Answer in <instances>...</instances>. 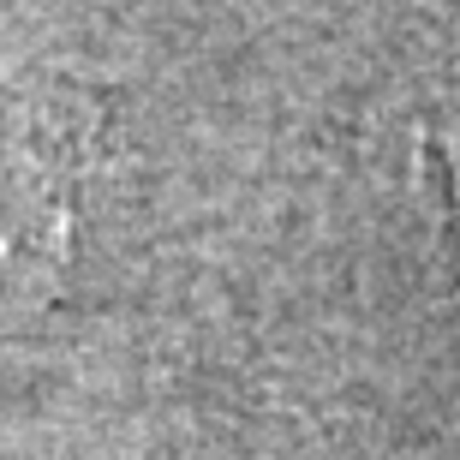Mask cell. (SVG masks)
<instances>
[{"label":"cell","mask_w":460,"mask_h":460,"mask_svg":"<svg viewBox=\"0 0 460 460\" xmlns=\"http://www.w3.org/2000/svg\"><path fill=\"white\" fill-rule=\"evenodd\" d=\"M13 198L24 204V198H60V191L42 180V168H36L31 155L13 150V168H0V270L13 257H54V245H60L54 227H36L24 216H13Z\"/></svg>","instance_id":"1"},{"label":"cell","mask_w":460,"mask_h":460,"mask_svg":"<svg viewBox=\"0 0 460 460\" xmlns=\"http://www.w3.org/2000/svg\"><path fill=\"white\" fill-rule=\"evenodd\" d=\"M425 168H430V180H437V204H443L448 227H455V239H460V155L443 150V144H425Z\"/></svg>","instance_id":"2"}]
</instances>
